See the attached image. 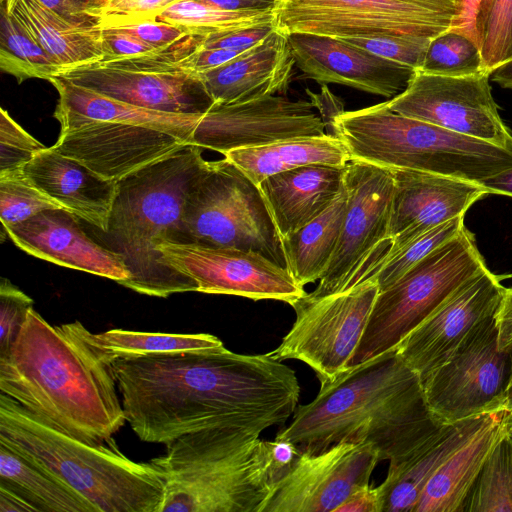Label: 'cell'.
Here are the masks:
<instances>
[{
  "instance_id": "29",
  "label": "cell",
  "mask_w": 512,
  "mask_h": 512,
  "mask_svg": "<svg viewBox=\"0 0 512 512\" xmlns=\"http://www.w3.org/2000/svg\"><path fill=\"white\" fill-rule=\"evenodd\" d=\"M504 411L492 413L485 425L438 468L414 512H462L481 467L502 431Z\"/></svg>"
},
{
  "instance_id": "34",
  "label": "cell",
  "mask_w": 512,
  "mask_h": 512,
  "mask_svg": "<svg viewBox=\"0 0 512 512\" xmlns=\"http://www.w3.org/2000/svg\"><path fill=\"white\" fill-rule=\"evenodd\" d=\"M90 338L94 345L106 352L113 360L123 357L208 350L223 346V342L218 337L207 333L173 334L110 329L97 334L90 332Z\"/></svg>"
},
{
  "instance_id": "38",
  "label": "cell",
  "mask_w": 512,
  "mask_h": 512,
  "mask_svg": "<svg viewBox=\"0 0 512 512\" xmlns=\"http://www.w3.org/2000/svg\"><path fill=\"white\" fill-rule=\"evenodd\" d=\"M464 228V216H460L428 230L395 252L381 258L366 281L374 280L379 291L386 289Z\"/></svg>"
},
{
  "instance_id": "59",
  "label": "cell",
  "mask_w": 512,
  "mask_h": 512,
  "mask_svg": "<svg viewBox=\"0 0 512 512\" xmlns=\"http://www.w3.org/2000/svg\"><path fill=\"white\" fill-rule=\"evenodd\" d=\"M277 1L281 2L282 0H277Z\"/></svg>"
},
{
  "instance_id": "16",
  "label": "cell",
  "mask_w": 512,
  "mask_h": 512,
  "mask_svg": "<svg viewBox=\"0 0 512 512\" xmlns=\"http://www.w3.org/2000/svg\"><path fill=\"white\" fill-rule=\"evenodd\" d=\"M54 117L60 134L51 147L115 182L187 145L158 129L93 119L60 106Z\"/></svg>"
},
{
  "instance_id": "17",
  "label": "cell",
  "mask_w": 512,
  "mask_h": 512,
  "mask_svg": "<svg viewBox=\"0 0 512 512\" xmlns=\"http://www.w3.org/2000/svg\"><path fill=\"white\" fill-rule=\"evenodd\" d=\"M159 250L166 264L194 281L197 292L290 305L306 294L288 269L255 251L172 242Z\"/></svg>"
},
{
  "instance_id": "21",
  "label": "cell",
  "mask_w": 512,
  "mask_h": 512,
  "mask_svg": "<svg viewBox=\"0 0 512 512\" xmlns=\"http://www.w3.org/2000/svg\"><path fill=\"white\" fill-rule=\"evenodd\" d=\"M287 39L295 66L321 85L340 84L391 99L404 91L415 71L340 38L291 33Z\"/></svg>"
},
{
  "instance_id": "24",
  "label": "cell",
  "mask_w": 512,
  "mask_h": 512,
  "mask_svg": "<svg viewBox=\"0 0 512 512\" xmlns=\"http://www.w3.org/2000/svg\"><path fill=\"white\" fill-rule=\"evenodd\" d=\"M25 176L63 209L105 232L117 182L46 147L23 167Z\"/></svg>"
},
{
  "instance_id": "46",
  "label": "cell",
  "mask_w": 512,
  "mask_h": 512,
  "mask_svg": "<svg viewBox=\"0 0 512 512\" xmlns=\"http://www.w3.org/2000/svg\"><path fill=\"white\" fill-rule=\"evenodd\" d=\"M454 3V16L449 31L467 37L482 52L487 25L495 0H454Z\"/></svg>"
},
{
  "instance_id": "36",
  "label": "cell",
  "mask_w": 512,
  "mask_h": 512,
  "mask_svg": "<svg viewBox=\"0 0 512 512\" xmlns=\"http://www.w3.org/2000/svg\"><path fill=\"white\" fill-rule=\"evenodd\" d=\"M462 512H512V438L503 428L481 467Z\"/></svg>"
},
{
  "instance_id": "50",
  "label": "cell",
  "mask_w": 512,
  "mask_h": 512,
  "mask_svg": "<svg viewBox=\"0 0 512 512\" xmlns=\"http://www.w3.org/2000/svg\"><path fill=\"white\" fill-rule=\"evenodd\" d=\"M495 320L498 331V347L508 356L511 368L507 391V410L512 408V288H506Z\"/></svg>"
},
{
  "instance_id": "47",
  "label": "cell",
  "mask_w": 512,
  "mask_h": 512,
  "mask_svg": "<svg viewBox=\"0 0 512 512\" xmlns=\"http://www.w3.org/2000/svg\"><path fill=\"white\" fill-rule=\"evenodd\" d=\"M111 28H117L130 33L157 49L170 47L191 36V34L183 28L164 22L158 18L132 25Z\"/></svg>"
},
{
  "instance_id": "12",
  "label": "cell",
  "mask_w": 512,
  "mask_h": 512,
  "mask_svg": "<svg viewBox=\"0 0 512 512\" xmlns=\"http://www.w3.org/2000/svg\"><path fill=\"white\" fill-rule=\"evenodd\" d=\"M347 208L331 262L311 298L340 293L363 283L389 246L394 190L389 169L350 160L345 168Z\"/></svg>"
},
{
  "instance_id": "9",
  "label": "cell",
  "mask_w": 512,
  "mask_h": 512,
  "mask_svg": "<svg viewBox=\"0 0 512 512\" xmlns=\"http://www.w3.org/2000/svg\"><path fill=\"white\" fill-rule=\"evenodd\" d=\"M177 243L255 251L287 269L282 237L259 187L226 158L210 161L188 196Z\"/></svg>"
},
{
  "instance_id": "48",
  "label": "cell",
  "mask_w": 512,
  "mask_h": 512,
  "mask_svg": "<svg viewBox=\"0 0 512 512\" xmlns=\"http://www.w3.org/2000/svg\"><path fill=\"white\" fill-rule=\"evenodd\" d=\"M276 30L275 24L258 25L202 37L203 48H224L246 51L263 42Z\"/></svg>"
},
{
  "instance_id": "11",
  "label": "cell",
  "mask_w": 512,
  "mask_h": 512,
  "mask_svg": "<svg viewBox=\"0 0 512 512\" xmlns=\"http://www.w3.org/2000/svg\"><path fill=\"white\" fill-rule=\"evenodd\" d=\"M454 10V0H282L275 25L285 35L432 39L450 30Z\"/></svg>"
},
{
  "instance_id": "55",
  "label": "cell",
  "mask_w": 512,
  "mask_h": 512,
  "mask_svg": "<svg viewBox=\"0 0 512 512\" xmlns=\"http://www.w3.org/2000/svg\"><path fill=\"white\" fill-rule=\"evenodd\" d=\"M37 512L28 501L11 489L0 485V512Z\"/></svg>"
},
{
  "instance_id": "15",
  "label": "cell",
  "mask_w": 512,
  "mask_h": 512,
  "mask_svg": "<svg viewBox=\"0 0 512 512\" xmlns=\"http://www.w3.org/2000/svg\"><path fill=\"white\" fill-rule=\"evenodd\" d=\"M490 76L487 71L450 75L418 69L404 91L385 104L395 113L512 149V134L500 118Z\"/></svg>"
},
{
  "instance_id": "27",
  "label": "cell",
  "mask_w": 512,
  "mask_h": 512,
  "mask_svg": "<svg viewBox=\"0 0 512 512\" xmlns=\"http://www.w3.org/2000/svg\"><path fill=\"white\" fill-rule=\"evenodd\" d=\"M345 168L306 165L258 185L281 237L315 219L334 201L344 187Z\"/></svg>"
},
{
  "instance_id": "49",
  "label": "cell",
  "mask_w": 512,
  "mask_h": 512,
  "mask_svg": "<svg viewBox=\"0 0 512 512\" xmlns=\"http://www.w3.org/2000/svg\"><path fill=\"white\" fill-rule=\"evenodd\" d=\"M107 56L104 59L135 56L156 52L157 49L136 36L117 28H101ZM164 49V48H163Z\"/></svg>"
},
{
  "instance_id": "25",
  "label": "cell",
  "mask_w": 512,
  "mask_h": 512,
  "mask_svg": "<svg viewBox=\"0 0 512 512\" xmlns=\"http://www.w3.org/2000/svg\"><path fill=\"white\" fill-rule=\"evenodd\" d=\"M294 66L287 35L276 29L263 42L200 76L215 104H233L284 93Z\"/></svg>"
},
{
  "instance_id": "44",
  "label": "cell",
  "mask_w": 512,
  "mask_h": 512,
  "mask_svg": "<svg viewBox=\"0 0 512 512\" xmlns=\"http://www.w3.org/2000/svg\"><path fill=\"white\" fill-rule=\"evenodd\" d=\"M512 56V0H495L482 47L484 69L490 73Z\"/></svg>"
},
{
  "instance_id": "60",
  "label": "cell",
  "mask_w": 512,
  "mask_h": 512,
  "mask_svg": "<svg viewBox=\"0 0 512 512\" xmlns=\"http://www.w3.org/2000/svg\"><path fill=\"white\" fill-rule=\"evenodd\" d=\"M86 1V0H85Z\"/></svg>"
},
{
  "instance_id": "6",
  "label": "cell",
  "mask_w": 512,
  "mask_h": 512,
  "mask_svg": "<svg viewBox=\"0 0 512 512\" xmlns=\"http://www.w3.org/2000/svg\"><path fill=\"white\" fill-rule=\"evenodd\" d=\"M0 441L49 468L99 512H160L164 482L114 441L90 444L43 422L0 393Z\"/></svg>"
},
{
  "instance_id": "3",
  "label": "cell",
  "mask_w": 512,
  "mask_h": 512,
  "mask_svg": "<svg viewBox=\"0 0 512 512\" xmlns=\"http://www.w3.org/2000/svg\"><path fill=\"white\" fill-rule=\"evenodd\" d=\"M443 424L429 408L420 376L395 348L321 385L314 400L299 406L275 438L309 454L344 441L366 442L380 461L390 462Z\"/></svg>"
},
{
  "instance_id": "41",
  "label": "cell",
  "mask_w": 512,
  "mask_h": 512,
  "mask_svg": "<svg viewBox=\"0 0 512 512\" xmlns=\"http://www.w3.org/2000/svg\"><path fill=\"white\" fill-rule=\"evenodd\" d=\"M181 0H86L85 12L100 28L119 27L157 19Z\"/></svg>"
},
{
  "instance_id": "5",
  "label": "cell",
  "mask_w": 512,
  "mask_h": 512,
  "mask_svg": "<svg viewBox=\"0 0 512 512\" xmlns=\"http://www.w3.org/2000/svg\"><path fill=\"white\" fill-rule=\"evenodd\" d=\"M261 433L224 423L166 446L150 460L164 482L160 512H262L286 474Z\"/></svg>"
},
{
  "instance_id": "4",
  "label": "cell",
  "mask_w": 512,
  "mask_h": 512,
  "mask_svg": "<svg viewBox=\"0 0 512 512\" xmlns=\"http://www.w3.org/2000/svg\"><path fill=\"white\" fill-rule=\"evenodd\" d=\"M209 166L202 148L187 144L117 182L107 230L98 238L130 272L119 284L162 298L197 292L194 281L166 264L159 246L178 242L186 200Z\"/></svg>"
},
{
  "instance_id": "57",
  "label": "cell",
  "mask_w": 512,
  "mask_h": 512,
  "mask_svg": "<svg viewBox=\"0 0 512 512\" xmlns=\"http://www.w3.org/2000/svg\"><path fill=\"white\" fill-rule=\"evenodd\" d=\"M490 79L501 87L512 89V56L492 71Z\"/></svg>"
},
{
  "instance_id": "20",
  "label": "cell",
  "mask_w": 512,
  "mask_h": 512,
  "mask_svg": "<svg viewBox=\"0 0 512 512\" xmlns=\"http://www.w3.org/2000/svg\"><path fill=\"white\" fill-rule=\"evenodd\" d=\"M505 290L497 276L484 268L402 340L396 347L399 355L423 380L497 313Z\"/></svg>"
},
{
  "instance_id": "26",
  "label": "cell",
  "mask_w": 512,
  "mask_h": 512,
  "mask_svg": "<svg viewBox=\"0 0 512 512\" xmlns=\"http://www.w3.org/2000/svg\"><path fill=\"white\" fill-rule=\"evenodd\" d=\"M491 414L445 423L407 454L390 461L386 478L378 486L382 512H414L434 473L485 425Z\"/></svg>"
},
{
  "instance_id": "13",
  "label": "cell",
  "mask_w": 512,
  "mask_h": 512,
  "mask_svg": "<svg viewBox=\"0 0 512 512\" xmlns=\"http://www.w3.org/2000/svg\"><path fill=\"white\" fill-rule=\"evenodd\" d=\"M378 293L377 283L368 280L340 293L316 298L305 294L291 305L296 319L269 354L302 361L321 385L333 382L347 370Z\"/></svg>"
},
{
  "instance_id": "43",
  "label": "cell",
  "mask_w": 512,
  "mask_h": 512,
  "mask_svg": "<svg viewBox=\"0 0 512 512\" xmlns=\"http://www.w3.org/2000/svg\"><path fill=\"white\" fill-rule=\"evenodd\" d=\"M340 39L413 70L421 68L431 40L429 38L398 36H366Z\"/></svg>"
},
{
  "instance_id": "40",
  "label": "cell",
  "mask_w": 512,
  "mask_h": 512,
  "mask_svg": "<svg viewBox=\"0 0 512 512\" xmlns=\"http://www.w3.org/2000/svg\"><path fill=\"white\" fill-rule=\"evenodd\" d=\"M60 208L25 176L23 169L0 176V219L4 231L42 211Z\"/></svg>"
},
{
  "instance_id": "52",
  "label": "cell",
  "mask_w": 512,
  "mask_h": 512,
  "mask_svg": "<svg viewBox=\"0 0 512 512\" xmlns=\"http://www.w3.org/2000/svg\"><path fill=\"white\" fill-rule=\"evenodd\" d=\"M243 52L245 51L224 48H203L199 45L193 53V66L197 72L204 73L230 62Z\"/></svg>"
},
{
  "instance_id": "28",
  "label": "cell",
  "mask_w": 512,
  "mask_h": 512,
  "mask_svg": "<svg viewBox=\"0 0 512 512\" xmlns=\"http://www.w3.org/2000/svg\"><path fill=\"white\" fill-rule=\"evenodd\" d=\"M1 6L62 67V73L107 56L97 25L73 23L38 0H1Z\"/></svg>"
},
{
  "instance_id": "31",
  "label": "cell",
  "mask_w": 512,
  "mask_h": 512,
  "mask_svg": "<svg viewBox=\"0 0 512 512\" xmlns=\"http://www.w3.org/2000/svg\"><path fill=\"white\" fill-rule=\"evenodd\" d=\"M49 82L59 94L57 106L93 119L158 129L180 137L187 144H190L193 130L202 115L142 108L74 84L60 76L50 78Z\"/></svg>"
},
{
  "instance_id": "35",
  "label": "cell",
  "mask_w": 512,
  "mask_h": 512,
  "mask_svg": "<svg viewBox=\"0 0 512 512\" xmlns=\"http://www.w3.org/2000/svg\"><path fill=\"white\" fill-rule=\"evenodd\" d=\"M276 9L228 11L197 0H181L166 8L158 19L181 27L191 35L205 37L258 25L275 24Z\"/></svg>"
},
{
  "instance_id": "23",
  "label": "cell",
  "mask_w": 512,
  "mask_h": 512,
  "mask_svg": "<svg viewBox=\"0 0 512 512\" xmlns=\"http://www.w3.org/2000/svg\"><path fill=\"white\" fill-rule=\"evenodd\" d=\"M78 217L65 209H50L5 230L24 252L37 258L118 283L130 272L123 258L91 239Z\"/></svg>"
},
{
  "instance_id": "22",
  "label": "cell",
  "mask_w": 512,
  "mask_h": 512,
  "mask_svg": "<svg viewBox=\"0 0 512 512\" xmlns=\"http://www.w3.org/2000/svg\"><path fill=\"white\" fill-rule=\"evenodd\" d=\"M389 170L394 182L391 245L383 257L428 230L464 216L473 203L489 194L477 182L410 169Z\"/></svg>"
},
{
  "instance_id": "7",
  "label": "cell",
  "mask_w": 512,
  "mask_h": 512,
  "mask_svg": "<svg viewBox=\"0 0 512 512\" xmlns=\"http://www.w3.org/2000/svg\"><path fill=\"white\" fill-rule=\"evenodd\" d=\"M350 160L481 183L512 167V149L391 111L385 102L332 115Z\"/></svg>"
},
{
  "instance_id": "56",
  "label": "cell",
  "mask_w": 512,
  "mask_h": 512,
  "mask_svg": "<svg viewBox=\"0 0 512 512\" xmlns=\"http://www.w3.org/2000/svg\"><path fill=\"white\" fill-rule=\"evenodd\" d=\"M480 184L489 194H502L512 197V167L485 179Z\"/></svg>"
},
{
  "instance_id": "1",
  "label": "cell",
  "mask_w": 512,
  "mask_h": 512,
  "mask_svg": "<svg viewBox=\"0 0 512 512\" xmlns=\"http://www.w3.org/2000/svg\"><path fill=\"white\" fill-rule=\"evenodd\" d=\"M113 370L126 422L147 443L224 423L263 432L284 425L300 398L295 371L269 352L218 348L117 358Z\"/></svg>"
},
{
  "instance_id": "18",
  "label": "cell",
  "mask_w": 512,
  "mask_h": 512,
  "mask_svg": "<svg viewBox=\"0 0 512 512\" xmlns=\"http://www.w3.org/2000/svg\"><path fill=\"white\" fill-rule=\"evenodd\" d=\"M379 461L377 450L366 442L344 441L316 454L299 453L262 512H336L370 484Z\"/></svg>"
},
{
  "instance_id": "58",
  "label": "cell",
  "mask_w": 512,
  "mask_h": 512,
  "mask_svg": "<svg viewBox=\"0 0 512 512\" xmlns=\"http://www.w3.org/2000/svg\"><path fill=\"white\" fill-rule=\"evenodd\" d=\"M502 428L512 438V408L504 411Z\"/></svg>"
},
{
  "instance_id": "19",
  "label": "cell",
  "mask_w": 512,
  "mask_h": 512,
  "mask_svg": "<svg viewBox=\"0 0 512 512\" xmlns=\"http://www.w3.org/2000/svg\"><path fill=\"white\" fill-rule=\"evenodd\" d=\"M305 100L271 95L246 102L214 104L202 114L190 144L225 154L279 140L321 136L327 122Z\"/></svg>"
},
{
  "instance_id": "14",
  "label": "cell",
  "mask_w": 512,
  "mask_h": 512,
  "mask_svg": "<svg viewBox=\"0 0 512 512\" xmlns=\"http://www.w3.org/2000/svg\"><path fill=\"white\" fill-rule=\"evenodd\" d=\"M495 315L422 380L429 408L442 423L506 410L511 368L498 347Z\"/></svg>"
},
{
  "instance_id": "37",
  "label": "cell",
  "mask_w": 512,
  "mask_h": 512,
  "mask_svg": "<svg viewBox=\"0 0 512 512\" xmlns=\"http://www.w3.org/2000/svg\"><path fill=\"white\" fill-rule=\"evenodd\" d=\"M0 68L16 78L48 80L63 72L62 67L37 44L1 6Z\"/></svg>"
},
{
  "instance_id": "53",
  "label": "cell",
  "mask_w": 512,
  "mask_h": 512,
  "mask_svg": "<svg viewBox=\"0 0 512 512\" xmlns=\"http://www.w3.org/2000/svg\"><path fill=\"white\" fill-rule=\"evenodd\" d=\"M47 8L66 18L67 20L81 25H96L86 15L85 0H38Z\"/></svg>"
},
{
  "instance_id": "39",
  "label": "cell",
  "mask_w": 512,
  "mask_h": 512,
  "mask_svg": "<svg viewBox=\"0 0 512 512\" xmlns=\"http://www.w3.org/2000/svg\"><path fill=\"white\" fill-rule=\"evenodd\" d=\"M420 69L450 75L486 71L481 49L467 37L453 31H446L430 40Z\"/></svg>"
},
{
  "instance_id": "42",
  "label": "cell",
  "mask_w": 512,
  "mask_h": 512,
  "mask_svg": "<svg viewBox=\"0 0 512 512\" xmlns=\"http://www.w3.org/2000/svg\"><path fill=\"white\" fill-rule=\"evenodd\" d=\"M46 147L0 109V176L23 169Z\"/></svg>"
},
{
  "instance_id": "54",
  "label": "cell",
  "mask_w": 512,
  "mask_h": 512,
  "mask_svg": "<svg viewBox=\"0 0 512 512\" xmlns=\"http://www.w3.org/2000/svg\"><path fill=\"white\" fill-rule=\"evenodd\" d=\"M199 2L228 11H253L276 9L277 0H197Z\"/></svg>"
},
{
  "instance_id": "2",
  "label": "cell",
  "mask_w": 512,
  "mask_h": 512,
  "mask_svg": "<svg viewBox=\"0 0 512 512\" xmlns=\"http://www.w3.org/2000/svg\"><path fill=\"white\" fill-rule=\"evenodd\" d=\"M113 361L80 321L53 326L32 308L0 357V393L70 436L103 443L126 422Z\"/></svg>"
},
{
  "instance_id": "45",
  "label": "cell",
  "mask_w": 512,
  "mask_h": 512,
  "mask_svg": "<svg viewBox=\"0 0 512 512\" xmlns=\"http://www.w3.org/2000/svg\"><path fill=\"white\" fill-rule=\"evenodd\" d=\"M32 308V298L3 278L0 285V357L10 350Z\"/></svg>"
},
{
  "instance_id": "30",
  "label": "cell",
  "mask_w": 512,
  "mask_h": 512,
  "mask_svg": "<svg viewBox=\"0 0 512 512\" xmlns=\"http://www.w3.org/2000/svg\"><path fill=\"white\" fill-rule=\"evenodd\" d=\"M224 158L257 186L269 176L298 167L318 164L345 168L350 161L347 149L333 133L234 149Z\"/></svg>"
},
{
  "instance_id": "8",
  "label": "cell",
  "mask_w": 512,
  "mask_h": 512,
  "mask_svg": "<svg viewBox=\"0 0 512 512\" xmlns=\"http://www.w3.org/2000/svg\"><path fill=\"white\" fill-rule=\"evenodd\" d=\"M486 268L464 228L379 291L347 370L395 349L456 290Z\"/></svg>"
},
{
  "instance_id": "51",
  "label": "cell",
  "mask_w": 512,
  "mask_h": 512,
  "mask_svg": "<svg viewBox=\"0 0 512 512\" xmlns=\"http://www.w3.org/2000/svg\"><path fill=\"white\" fill-rule=\"evenodd\" d=\"M336 512H382L378 487L370 484L352 493Z\"/></svg>"
},
{
  "instance_id": "32",
  "label": "cell",
  "mask_w": 512,
  "mask_h": 512,
  "mask_svg": "<svg viewBox=\"0 0 512 512\" xmlns=\"http://www.w3.org/2000/svg\"><path fill=\"white\" fill-rule=\"evenodd\" d=\"M0 485L16 492L37 512H99L49 468L1 441Z\"/></svg>"
},
{
  "instance_id": "10",
  "label": "cell",
  "mask_w": 512,
  "mask_h": 512,
  "mask_svg": "<svg viewBox=\"0 0 512 512\" xmlns=\"http://www.w3.org/2000/svg\"><path fill=\"white\" fill-rule=\"evenodd\" d=\"M201 41V36L191 35L156 52L103 59L58 76L142 108L204 114L215 103L193 66V53Z\"/></svg>"
},
{
  "instance_id": "33",
  "label": "cell",
  "mask_w": 512,
  "mask_h": 512,
  "mask_svg": "<svg viewBox=\"0 0 512 512\" xmlns=\"http://www.w3.org/2000/svg\"><path fill=\"white\" fill-rule=\"evenodd\" d=\"M347 208L345 186L315 219L282 237L287 269L304 287L320 280L335 252Z\"/></svg>"
}]
</instances>
